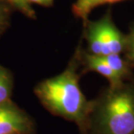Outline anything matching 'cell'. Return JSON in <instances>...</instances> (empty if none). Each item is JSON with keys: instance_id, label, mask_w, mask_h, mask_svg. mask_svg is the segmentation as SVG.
<instances>
[{"instance_id": "obj_12", "label": "cell", "mask_w": 134, "mask_h": 134, "mask_svg": "<svg viewBox=\"0 0 134 134\" xmlns=\"http://www.w3.org/2000/svg\"><path fill=\"white\" fill-rule=\"evenodd\" d=\"M54 0H28L30 4H36L39 5H43V6H50L52 4Z\"/></svg>"}, {"instance_id": "obj_4", "label": "cell", "mask_w": 134, "mask_h": 134, "mask_svg": "<svg viewBox=\"0 0 134 134\" xmlns=\"http://www.w3.org/2000/svg\"><path fill=\"white\" fill-rule=\"evenodd\" d=\"M97 22L105 50V56L111 53L120 54L124 52L125 35L123 34L115 25L111 12L108 10L104 17H102L99 20H97Z\"/></svg>"}, {"instance_id": "obj_5", "label": "cell", "mask_w": 134, "mask_h": 134, "mask_svg": "<svg viewBox=\"0 0 134 134\" xmlns=\"http://www.w3.org/2000/svg\"><path fill=\"white\" fill-rule=\"evenodd\" d=\"M79 58L80 64L84 65L85 71H95L102 75L109 81L111 87L117 86L125 82L114 73V71L107 65V63L102 57L92 55L88 52H80Z\"/></svg>"}, {"instance_id": "obj_9", "label": "cell", "mask_w": 134, "mask_h": 134, "mask_svg": "<svg viewBox=\"0 0 134 134\" xmlns=\"http://www.w3.org/2000/svg\"><path fill=\"white\" fill-rule=\"evenodd\" d=\"M14 82L10 71L0 65V105L12 100Z\"/></svg>"}, {"instance_id": "obj_1", "label": "cell", "mask_w": 134, "mask_h": 134, "mask_svg": "<svg viewBox=\"0 0 134 134\" xmlns=\"http://www.w3.org/2000/svg\"><path fill=\"white\" fill-rule=\"evenodd\" d=\"M79 53L77 50L64 71L38 83L34 93L48 111L74 122L81 134H85L92 100L87 99L79 86Z\"/></svg>"}, {"instance_id": "obj_7", "label": "cell", "mask_w": 134, "mask_h": 134, "mask_svg": "<svg viewBox=\"0 0 134 134\" xmlns=\"http://www.w3.org/2000/svg\"><path fill=\"white\" fill-rule=\"evenodd\" d=\"M125 0H76L72 4L71 10L74 16L83 20L84 25L88 21L90 13L95 8L106 4H115Z\"/></svg>"}, {"instance_id": "obj_2", "label": "cell", "mask_w": 134, "mask_h": 134, "mask_svg": "<svg viewBox=\"0 0 134 134\" xmlns=\"http://www.w3.org/2000/svg\"><path fill=\"white\" fill-rule=\"evenodd\" d=\"M85 134H134V83L110 86L92 100Z\"/></svg>"}, {"instance_id": "obj_13", "label": "cell", "mask_w": 134, "mask_h": 134, "mask_svg": "<svg viewBox=\"0 0 134 134\" xmlns=\"http://www.w3.org/2000/svg\"><path fill=\"white\" fill-rule=\"evenodd\" d=\"M5 23V10L3 4L0 3V31H1L2 28L4 27Z\"/></svg>"}, {"instance_id": "obj_11", "label": "cell", "mask_w": 134, "mask_h": 134, "mask_svg": "<svg viewBox=\"0 0 134 134\" xmlns=\"http://www.w3.org/2000/svg\"><path fill=\"white\" fill-rule=\"evenodd\" d=\"M13 6H15L18 10H20L23 14L27 16L28 18H34L35 12L31 8V4L28 0H8Z\"/></svg>"}, {"instance_id": "obj_6", "label": "cell", "mask_w": 134, "mask_h": 134, "mask_svg": "<svg viewBox=\"0 0 134 134\" xmlns=\"http://www.w3.org/2000/svg\"><path fill=\"white\" fill-rule=\"evenodd\" d=\"M85 25V39L88 44V53L94 56H105L103 40L97 21L88 20Z\"/></svg>"}, {"instance_id": "obj_3", "label": "cell", "mask_w": 134, "mask_h": 134, "mask_svg": "<svg viewBox=\"0 0 134 134\" xmlns=\"http://www.w3.org/2000/svg\"><path fill=\"white\" fill-rule=\"evenodd\" d=\"M0 134H37L34 119L12 100L0 105Z\"/></svg>"}, {"instance_id": "obj_10", "label": "cell", "mask_w": 134, "mask_h": 134, "mask_svg": "<svg viewBox=\"0 0 134 134\" xmlns=\"http://www.w3.org/2000/svg\"><path fill=\"white\" fill-rule=\"evenodd\" d=\"M124 52L126 54L127 61L134 65V24L131 27L129 33L125 35V45Z\"/></svg>"}, {"instance_id": "obj_8", "label": "cell", "mask_w": 134, "mask_h": 134, "mask_svg": "<svg viewBox=\"0 0 134 134\" xmlns=\"http://www.w3.org/2000/svg\"><path fill=\"white\" fill-rule=\"evenodd\" d=\"M104 61L107 63L111 69L114 71V73L119 77L120 79L125 81L128 77L131 76V64L127 60H125L120 54H114L111 53L109 55L102 57Z\"/></svg>"}]
</instances>
